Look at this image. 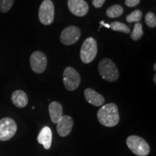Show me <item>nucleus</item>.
Returning <instances> with one entry per match:
<instances>
[{
    "mask_svg": "<svg viewBox=\"0 0 156 156\" xmlns=\"http://www.w3.org/2000/svg\"><path fill=\"white\" fill-rule=\"evenodd\" d=\"M99 122L107 127H113L119 122L118 107L114 103H108L99 109L97 113Z\"/></svg>",
    "mask_w": 156,
    "mask_h": 156,
    "instance_id": "1",
    "label": "nucleus"
},
{
    "mask_svg": "<svg viewBox=\"0 0 156 156\" xmlns=\"http://www.w3.org/2000/svg\"><path fill=\"white\" fill-rule=\"evenodd\" d=\"M98 72L105 80L111 82L116 81L119 77L116 64L109 58H103L98 64Z\"/></svg>",
    "mask_w": 156,
    "mask_h": 156,
    "instance_id": "2",
    "label": "nucleus"
},
{
    "mask_svg": "<svg viewBox=\"0 0 156 156\" xmlns=\"http://www.w3.org/2000/svg\"><path fill=\"white\" fill-rule=\"evenodd\" d=\"M126 145L129 149L137 156H147L149 155L151 148L147 142L139 136L131 135L126 139Z\"/></svg>",
    "mask_w": 156,
    "mask_h": 156,
    "instance_id": "3",
    "label": "nucleus"
},
{
    "mask_svg": "<svg viewBox=\"0 0 156 156\" xmlns=\"http://www.w3.org/2000/svg\"><path fill=\"white\" fill-rule=\"evenodd\" d=\"M97 42L93 38H87L83 42L80 49V58L85 64L92 62L97 55Z\"/></svg>",
    "mask_w": 156,
    "mask_h": 156,
    "instance_id": "4",
    "label": "nucleus"
},
{
    "mask_svg": "<svg viewBox=\"0 0 156 156\" xmlns=\"http://www.w3.org/2000/svg\"><path fill=\"white\" fill-rule=\"evenodd\" d=\"M17 126L16 122L9 117L0 120V141H7L16 134Z\"/></svg>",
    "mask_w": 156,
    "mask_h": 156,
    "instance_id": "5",
    "label": "nucleus"
},
{
    "mask_svg": "<svg viewBox=\"0 0 156 156\" xmlns=\"http://www.w3.org/2000/svg\"><path fill=\"white\" fill-rule=\"evenodd\" d=\"M38 17L41 23L45 25H51L54 19V6L51 0H44L38 11Z\"/></svg>",
    "mask_w": 156,
    "mask_h": 156,
    "instance_id": "6",
    "label": "nucleus"
},
{
    "mask_svg": "<svg viewBox=\"0 0 156 156\" xmlns=\"http://www.w3.org/2000/svg\"><path fill=\"white\" fill-rule=\"evenodd\" d=\"M64 85L67 90L73 91L79 87L80 84V76L73 67H68L63 73Z\"/></svg>",
    "mask_w": 156,
    "mask_h": 156,
    "instance_id": "7",
    "label": "nucleus"
},
{
    "mask_svg": "<svg viewBox=\"0 0 156 156\" xmlns=\"http://www.w3.org/2000/svg\"><path fill=\"white\" fill-rule=\"evenodd\" d=\"M30 67L34 73L41 74L47 67V58L41 51H36L31 54L30 58Z\"/></svg>",
    "mask_w": 156,
    "mask_h": 156,
    "instance_id": "8",
    "label": "nucleus"
},
{
    "mask_svg": "<svg viewBox=\"0 0 156 156\" xmlns=\"http://www.w3.org/2000/svg\"><path fill=\"white\" fill-rule=\"evenodd\" d=\"M80 30L76 26H69L64 28L60 35V41L64 45L75 44L80 38Z\"/></svg>",
    "mask_w": 156,
    "mask_h": 156,
    "instance_id": "9",
    "label": "nucleus"
},
{
    "mask_svg": "<svg viewBox=\"0 0 156 156\" xmlns=\"http://www.w3.org/2000/svg\"><path fill=\"white\" fill-rule=\"evenodd\" d=\"M67 5L69 11L77 17H83L88 12V5L84 0H68Z\"/></svg>",
    "mask_w": 156,
    "mask_h": 156,
    "instance_id": "10",
    "label": "nucleus"
},
{
    "mask_svg": "<svg viewBox=\"0 0 156 156\" xmlns=\"http://www.w3.org/2000/svg\"><path fill=\"white\" fill-rule=\"evenodd\" d=\"M73 119L69 116H62L56 123V130L58 135L64 137L69 135L73 127Z\"/></svg>",
    "mask_w": 156,
    "mask_h": 156,
    "instance_id": "11",
    "label": "nucleus"
},
{
    "mask_svg": "<svg viewBox=\"0 0 156 156\" xmlns=\"http://www.w3.org/2000/svg\"><path fill=\"white\" fill-rule=\"evenodd\" d=\"M85 99L90 104L95 106H101L105 102V99L102 95L91 88H87L84 91Z\"/></svg>",
    "mask_w": 156,
    "mask_h": 156,
    "instance_id": "12",
    "label": "nucleus"
},
{
    "mask_svg": "<svg viewBox=\"0 0 156 156\" xmlns=\"http://www.w3.org/2000/svg\"><path fill=\"white\" fill-rule=\"evenodd\" d=\"M38 143L44 146L46 150H49L52 144V132L48 126H44L39 132L37 137Z\"/></svg>",
    "mask_w": 156,
    "mask_h": 156,
    "instance_id": "13",
    "label": "nucleus"
},
{
    "mask_svg": "<svg viewBox=\"0 0 156 156\" xmlns=\"http://www.w3.org/2000/svg\"><path fill=\"white\" fill-rule=\"evenodd\" d=\"M12 101L13 104L17 108H25L28 103V98L24 91L20 90H17L14 91L11 96Z\"/></svg>",
    "mask_w": 156,
    "mask_h": 156,
    "instance_id": "14",
    "label": "nucleus"
},
{
    "mask_svg": "<svg viewBox=\"0 0 156 156\" xmlns=\"http://www.w3.org/2000/svg\"><path fill=\"white\" fill-rule=\"evenodd\" d=\"M48 112H49L51 119L54 124H56L58 120L63 116V108L61 103L56 101H53L48 106Z\"/></svg>",
    "mask_w": 156,
    "mask_h": 156,
    "instance_id": "15",
    "label": "nucleus"
},
{
    "mask_svg": "<svg viewBox=\"0 0 156 156\" xmlns=\"http://www.w3.org/2000/svg\"><path fill=\"white\" fill-rule=\"evenodd\" d=\"M123 7L119 5L111 6L106 10V15L110 18H116L123 14Z\"/></svg>",
    "mask_w": 156,
    "mask_h": 156,
    "instance_id": "16",
    "label": "nucleus"
},
{
    "mask_svg": "<svg viewBox=\"0 0 156 156\" xmlns=\"http://www.w3.org/2000/svg\"><path fill=\"white\" fill-rule=\"evenodd\" d=\"M110 25V28L112 29L114 31H118V32L124 33V34H128L130 33V29L127 25H126L124 23L120 22H114Z\"/></svg>",
    "mask_w": 156,
    "mask_h": 156,
    "instance_id": "17",
    "label": "nucleus"
},
{
    "mask_svg": "<svg viewBox=\"0 0 156 156\" xmlns=\"http://www.w3.org/2000/svg\"><path fill=\"white\" fill-rule=\"evenodd\" d=\"M143 36V30L142 25L140 23H136L134 26L133 31L131 34V38L133 41H138Z\"/></svg>",
    "mask_w": 156,
    "mask_h": 156,
    "instance_id": "18",
    "label": "nucleus"
},
{
    "mask_svg": "<svg viewBox=\"0 0 156 156\" xmlns=\"http://www.w3.org/2000/svg\"><path fill=\"white\" fill-rule=\"evenodd\" d=\"M142 13L140 9H136L132 12L131 14L127 15L126 17V21L129 23H140L142 20Z\"/></svg>",
    "mask_w": 156,
    "mask_h": 156,
    "instance_id": "19",
    "label": "nucleus"
},
{
    "mask_svg": "<svg viewBox=\"0 0 156 156\" xmlns=\"http://www.w3.org/2000/svg\"><path fill=\"white\" fill-rule=\"evenodd\" d=\"M14 2L15 0H0V12H7L12 8Z\"/></svg>",
    "mask_w": 156,
    "mask_h": 156,
    "instance_id": "20",
    "label": "nucleus"
},
{
    "mask_svg": "<svg viewBox=\"0 0 156 156\" xmlns=\"http://www.w3.org/2000/svg\"><path fill=\"white\" fill-rule=\"evenodd\" d=\"M145 23L150 28H155L156 26V17L153 12H148L145 15Z\"/></svg>",
    "mask_w": 156,
    "mask_h": 156,
    "instance_id": "21",
    "label": "nucleus"
},
{
    "mask_svg": "<svg viewBox=\"0 0 156 156\" xmlns=\"http://www.w3.org/2000/svg\"><path fill=\"white\" fill-rule=\"evenodd\" d=\"M140 0H125V5L129 7H134L139 5Z\"/></svg>",
    "mask_w": 156,
    "mask_h": 156,
    "instance_id": "22",
    "label": "nucleus"
},
{
    "mask_svg": "<svg viewBox=\"0 0 156 156\" xmlns=\"http://www.w3.org/2000/svg\"><path fill=\"white\" fill-rule=\"evenodd\" d=\"M106 0H93V5L95 8H101L105 3Z\"/></svg>",
    "mask_w": 156,
    "mask_h": 156,
    "instance_id": "23",
    "label": "nucleus"
},
{
    "mask_svg": "<svg viewBox=\"0 0 156 156\" xmlns=\"http://www.w3.org/2000/svg\"><path fill=\"white\" fill-rule=\"evenodd\" d=\"M101 25H104L106 28H110V25H109L108 24H106V23H104V22L103 21H101V22L100 23Z\"/></svg>",
    "mask_w": 156,
    "mask_h": 156,
    "instance_id": "24",
    "label": "nucleus"
},
{
    "mask_svg": "<svg viewBox=\"0 0 156 156\" xmlns=\"http://www.w3.org/2000/svg\"><path fill=\"white\" fill-rule=\"evenodd\" d=\"M154 83H156V75H154Z\"/></svg>",
    "mask_w": 156,
    "mask_h": 156,
    "instance_id": "25",
    "label": "nucleus"
},
{
    "mask_svg": "<svg viewBox=\"0 0 156 156\" xmlns=\"http://www.w3.org/2000/svg\"><path fill=\"white\" fill-rule=\"evenodd\" d=\"M154 70H155V71L156 70V64L155 63L154 64Z\"/></svg>",
    "mask_w": 156,
    "mask_h": 156,
    "instance_id": "26",
    "label": "nucleus"
}]
</instances>
